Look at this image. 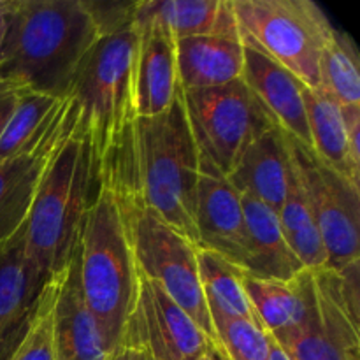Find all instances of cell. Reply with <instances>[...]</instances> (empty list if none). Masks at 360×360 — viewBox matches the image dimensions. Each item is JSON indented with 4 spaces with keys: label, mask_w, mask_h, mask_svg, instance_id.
Masks as SVG:
<instances>
[{
    "label": "cell",
    "mask_w": 360,
    "mask_h": 360,
    "mask_svg": "<svg viewBox=\"0 0 360 360\" xmlns=\"http://www.w3.org/2000/svg\"><path fill=\"white\" fill-rule=\"evenodd\" d=\"M239 41L273 60L306 88L320 81V58L334 30L311 0H232Z\"/></svg>",
    "instance_id": "8992f818"
},
{
    "label": "cell",
    "mask_w": 360,
    "mask_h": 360,
    "mask_svg": "<svg viewBox=\"0 0 360 360\" xmlns=\"http://www.w3.org/2000/svg\"><path fill=\"white\" fill-rule=\"evenodd\" d=\"M123 211L141 276L157 283L217 343L200 287L197 246L143 204Z\"/></svg>",
    "instance_id": "ba28073f"
},
{
    "label": "cell",
    "mask_w": 360,
    "mask_h": 360,
    "mask_svg": "<svg viewBox=\"0 0 360 360\" xmlns=\"http://www.w3.org/2000/svg\"><path fill=\"white\" fill-rule=\"evenodd\" d=\"M79 276L84 301L111 355L123 350L137 302L141 274L129 224L115 193L98 190L79 236Z\"/></svg>",
    "instance_id": "277c9868"
},
{
    "label": "cell",
    "mask_w": 360,
    "mask_h": 360,
    "mask_svg": "<svg viewBox=\"0 0 360 360\" xmlns=\"http://www.w3.org/2000/svg\"><path fill=\"white\" fill-rule=\"evenodd\" d=\"M125 360H151L146 350L139 347H125Z\"/></svg>",
    "instance_id": "e575fe53"
},
{
    "label": "cell",
    "mask_w": 360,
    "mask_h": 360,
    "mask_svg": "<svg viewBox=\"0 0 360 360\" xmlns=\"http://www.w3.org/2000/svg\"><path fill=\"white\" fill-rule=\"evenodd\" d=\"M125 347L143 348L151 360H202L218 345L157 283L141 276Z\"/></svg>",
    "instance_id": "8fae6325"
},
{
    "label": "cell",
    "mask_w": 360,
    "mask_h": 360,
    "mask_svg": "<svg viewBox=\"0 0 360 360\" xmlns=\"http://www.w3.org/2000/svg\"><path fill=\"white\" fill-rule=\"evenodd\" d=\"M241 79L266 108L276 127L297 143L311 148L306 118L304 84L294 74L260 53L245 48Z\"/></svg>",
    "instance_id": "ac0fdd59"
},
{
    "label": "cell",
    "mask_w": 360,
    "mask_h": 360,
    "mask_svg": "<svg viewBox=\"0 0 360 360\" xmlns=\"http://www.w3.org/2000/svg\"><path fill=\"white\" fill-rule=\"evenodd\" d=\"M134 27L176 42L199 35L239 39L232 0H143L136 4Z\"/></svg>",
    "instance_id": "2e32d148"
},
{
    "label": "cell",
    "mask_w": 360,
    "mask_h": 360,
    "mask_svg": "<svg viewBox=\"0 0 360 360\" xmlns=\"http://www.w3.org/2000/svg\"><path fill=\"white\" fill-rule=\"evenodd\" d=\"M183 91V90H181ZM199 167L227 178L243 151L276 127L243 79L207 90L183 91Z\"/></svg>",
    "instance_id": "52a82bcc"
},
{
    "label": "cell",
    "mask_w": 360,
    "mask_h": 360,
    "mask_svg": "<svg viewBox=\"0 0 360 360\" xmlns=\"http://www.w3.org/2000/svg\"><path fill=\"white\" fill-rule=\"evenodd\" d=\"M53 338L55 360H109L112 357L84 301L79 276V245L56 280Z\"/></svg>",
    "instance_id": "9a60e30c"
},
{
    "label": "cell",
    "mask_w": 360,
    "mask_h": 360,
    "mask_svg": "<svg viewBox=\"0 0 360 360\" xmlns=\"http://www.w3.org/2000/svg\"><path fill=\"white\" fill-rule=\"evenodd\" d=\"M200 287L211 323L214 320L243 319L259 322L243 285V273L234 264L207 250L197 248ZM260 323V322H259Z\"/></svg>",
    "instance_id": "cb8c5ba5"
},
{
    "label": "cell",
    "mask_w": 360,
    "mask_h": 360,
    "mask_svg": "<svg viewBox=\"0 0 360 360\" xmlns=\"http://www.w3.org/2000/svg\"><path fill=\"white\" fill-rule=\"evenodd\" d=\"M273 341L290 360H360L359 326L348 315L334 271H313L304 319Z\"/></svg>",
    "instance_id": "30bf717a"
},
{
    "label": "cell",
    "mask_w": 360,
    "mask_h": 360,
    "mask_svg": "<svg viewBox=\"0 0 360 360\" xmlns=\"http://www.w3.org/2000/svg\"><path fill=\"white\" fill-rule=\"evenodd\" d=\"M56 280L49 281L42 290L37 315L18 348L13 360H55V338H53V306H55Z\"/></svg>",
    "instance_id": "f1b7e54d"
},
{
    "label": "cell",
    "mask_w": 360,
    "mask_h": 360,
    "mask_svg": "<svg viewBox=\"0 0 360 360\" xmlns=\"http://www.w3.org/2000/svg\"><path fill=\"white\" fill-rule=\"evenodd\" d=\"M241 199L250 239L245 274L260 280L290 281L306 271L285 239L278 213L253 197L241 195Z\"/></svg>",
    "instance_id": "ffe728a7"
},
{
    "label": "cell",
    "mask_w": 360,
    "mask_h": 360,
    "mask_svg": "<svg viewBox=\"0 0 360 360\" xmlns=\"http://www.w3.org/2000/svg\"><path fill=\"white\" fill-rule=\"evenodd\" d=\"M350 158L360 169V105H341Z\"/></svg>",
    "instance_id": "1f68e13d"
},
{
    "label": "cell",
    "mask_w": 360,
    "mask_h": 360,
    "mask_svg": "<svg viewBox=\"0 0 360 360\" xmlns=\"http://www.w3.org/2000/svg\"><path fill=\"white\" fill-rule=\"evenodd\" d=\"M288 150L322 236L329 269L340 271L360 260V186L292 137H288Z\"/></svg>",
    "instance_id": "9c48e42d"
},
{
    "label": "cell",
    "mask_w": 360,
    "mask_h": 360,
    "mask_svg": "<svg viewBox=\"0 0 360 360\" xmlns=\"http://www.w3.org/2000/svg\"><path fill=\"white\" fill-rule=\"evenodd\" d=\"M7 13H9V0H0V49H2L4 35H6Z\"/></svg>",
    "instance_id": "836d02e7"
},
{
    "label": "cell",
    "mask_w": 360,
    "mask_h": 360,
    "mask_svg": "<svg viewBox=\"0 0 360 360\" xmlns=\"http://www.w3.org/2000/svg\"><path fill=\"white\" fill-rule=\"evenodd\" d=\"M271 360H290L287 355H285V352L274 343L273 338H271Z\"/></svg>",
    "instance_id": "d590c367"
},
{
    "label": "cell",
    "mask_w": 360,
    "mask_h": 360,
    "mask_svg": "<svg viewBox=\"0 0 360 360\" xmlns=\"http://www.w3.org/2000/svg\"><path fill=\"white\" fill-rule=\"evenodd\" d=\"M62 101L48 95L20 91L16 108L0 136V162L9 160L28 146Z\"/></svg>",
    "instance_id": "4316f807"
},
{
    "label": "cell",
    "mask_w": 360,
    "mask_h": 360,
    "mask_svg": "<svg viewBox=\"0 0 360 360\" xmlns=\"http://www.w3.org/2000/svg\"><path fill=\"white\" fill-rule=\"evenodd\" d=\"M246 295L260 326L271 338L294 329L304 319L313 294V271L290 281L243 276Z\"/></svg>",
    "instance_id": "7402d4cb"
},
{
    "label": "cell",
    "mask_w": 360,
    "mask_h": 360,
    "mask_svg": "<svg viewBox=\"0 0 360 360\" xmlns=\"http://www.w3.org/2000/svg\"><path fill=\"white\" fill-rule=\"evenodd\" d=\"M139 32L129 27L104 35L83 60L67 101L74 130L86 139L98 190L129 207L141 202L139 112H137Z\"/></svg>",
    "instance_id": "6da1fadb"
},
{
    "label": "cell",
    "mask_w": 360,
    "mask_h": 360,
    "mask_svg": "<svg viewBox=\"0 0 360 360\" xmlns=\"http://www.w3.org/2000/svg\"><path fill=\"white\" fill-rule=\"evenodd\" d=\"M98 39L84 0H9L0 81L62 101Z\"/></svg>",
    "instance_id": "7a4b0ae2"
},
{
    "label": "cell",
    "mask_w": 360,
    "mask_h": 360,
    "mask_svg": "<svg viewBox=\"0 0 360 360\" xmlns=\"http://www.w3.org/2000/svg\"><path fill=\"white\" fill-rule=\"evenodd\" d=\"M46 283L25 257L23 227L0 248V360H13L41 304Z\"/></svg>",
    "instance_id": "5bb4252c"
},
{
    "label": "cell",
    "mask_w": 360,
    "mask_h": 360,
    "mask_svg": "<svg viewBox=\"0 0 360 360\" xmlns=\"http://www.w3.org/2000/svg\"><path fill=\"white\" fill-rule=\"evenodd\" d=\"M245 46L239 39L199 35L176 42L179 86L183 91L225 86L241 79Z\"/></svg>",
    "instance_id": "d6986e66"
},
{
    "label": "cell",
    "mask_w": 360,
    "mask_h": 360,
    "mask_svg": "<svg viewBox=\"0 0 360 360\" xmlns=\"http://www.w3.org/2000/svg\"><path fill=\"white\" fill-rule=\"evenodd\" d=\"M213 329L218 350L225 360H271V336L259 322L214 320Z\"/></svg>",
    "instance_id": "83f0119b"
},
{
    "label": "cell",
    "mask_w": 360,
    "mask_h": 360,
    "mask_svg": "<svg viewBox=\"0 0 360 360\" xmlns=\"http://www.w3.org/2000/svg\"><path fill=\"white\" fill-rule=\"evenodd\" d=\"M320 81L340 105H360V55L347 32L334 30L323 48Z\"/></svg>",
    "instance_id": "484cf974"
},
{
    "label": "cell",
    "mask_w": 360,
    "mask_h": 360,
    "mask_svg": "<svg viewBox=\"0 0 360 360\" xmlns=\"http://www.w3.org/2000/svg\"><path fill=\"white\" fill-rule=\"evenodd\" d=\"M72 122L69 101L63 98L28 146L9 160L0 162V248L25 225L39 179L72 129Z\"/></svg>",
    "instance_id": "7c38bea8"
},
{
    "label": "cell",
    "mask_w": 360,
    "mask_h": 360,
    "mask_svg": "<svg viewBox=\"0 0 360 360\" xmlns=\"http://www.w3.org/2000/svg\"><path fill=\"white\" fill-rule=\"evenodd\" d=\"M202 360H225V359H224V355L220 354V350L217 348V350H213L211 354H207Z\"/></svg>",
    "instance_id": "8d00e7d4"
},
{
    "label": "cell",
    "mask_w": 360,
    "mask_h": 360,
    "mask_svg": "<svg viewBox=\"0 0 360 360\" xmlns=\"http://www.w3.org/2000/svg\"><path fill=\"white\" fill-rule=\"evenodd\" d=\"M338 274V281H340V292L341 299H343L345 306H347L348 315L352 316L355 323L359 326L360 322V260L348 264V266L341 267L340 271H334Z\"/></svg>",
    "instance_id": "4dcf8cb0"
},
{
    "label": "cell",
    "mask_w": 360,
    "mask_h": 360,
    "mask_svg": "<svg viewBox=\"0 0 360 360\" xmlns=\"http://www.w3.org/2000/svg\"><path fill=\"white\" fill-rule=\"evenodd\" d=\"M18 97H20V91L0 81V136H2L4 129H6L14 108H16Z\"/></svg>",
    "instance_id": "d6a6232c"
},
{
    "label": "cell",
    "mask_w": 360,
    "mask_h": 360,
    "mask_svg": "<svg viewBox=\"0 0 360 360\" xmlns=\"http://www.w3.org/2000/svg\"><path fill=\"white\" fill-rule=\"evenodd\" d=\"M137 2H91L84 0L88 13L94 20L101 37L116 34L134 25V13H136Z\"/></svg>",
    "instance_id": "f546056e"
},
{
    "label": "cell",
    "mask_w": 360,
    "mask_h": 360,
    "mask_svg": "<svg viewBox=\"0 0 360 360\" xmlns=\"http://www.w3.org/2000/svg\"><path fill=\"white\" fill-rule=\"evenodd\" d=\"M304 105L311 150L329 167L360 186V169L350 158L341 105L322 84L316 88L304 86Z\"/></svg>",
    "instance_id": "603a6c76"
},
{
    "label": "cell",
    "mask_w": 360,
    "mask_h": 360,
    "mask_svg": "<svg viewBox=\"0 0 360 360\" xmlns=\"http://www.w3.org/2000/svg\"><path fill=\"white\" fill-rule=\"evenodd\" d=\"M292 172L288 136L280 127H274L243 151L227 181L241 195L253 197L278 213L287 195Z\"/></svg>",
    "instance_id": "e0dca14e"
},
{
    "label": "cell",
    "mask_w": 360,
    "mask_h": 360,
    "mask_svg": "<svg viewBox=\"0 0 360 360\" xmlns=\"http://www.w3.org/2000/svg\"><path fill=\"white\" fill-rule=\"evenodd\" d=\"M195 229L197 248L217 253L245 273L250 260V239L243 199L224 176L199 172Z\"/></svg>",
    "instance_id": "4fadbf2b"
},
{
    "label": "cell",
    "mask_w": 360,
    "mask_h": 360,
    "mask_svg": "<svg viewBox=\"0 0 360 360\" xmlns=\"http://www.w3.org/2000/svg\"><path fill=\"white\" fill-rule=\"evenodd\" d=\"M278 218H280L285 239L302 267L306 271L329 269V257H327L322 236L316 227L308 197L295 174V169L292 172L281 210L278 211Z\"/></svg>",
    "instance_id": "d4e9b609"
},
{
    "label": "cell",
    "mask_w": 360,
    "mask_h": 360,
    "mask_svg": "<svg viewBox=\"0 0 360 360\" xmlns=\"http://www.w3.org/2000/svg\"><path fill=\"white\" fill-rule=\"evenodd\" d=\"M181 91L176 63V41L158 32H139L137 112L151 118L167 111Z\"/></svg>",
    "instance_id": "44dd1931"
},
{
    "label": "cell",
    "mask_w": 360,
    "mask_h": 360,
    "mask_svg": "<svg viewBox=\"0 0 360 360\" xmlns=\"http://www.w3.org/2000/svg\"><path fill=\"white\" fill-rule=\"evenodd\" d=\"M97 193L90 148L72 122L39 179L23 225L25 257L46 285L60 276L72 259Z\"/></svg>",
    "instance_id": "3957f363"
},
{
    "label": "cell",
    "mask_w": 360,
    "mask_h": 360,
    "mask_svg": "<svg viewBox=\"0 0 360 360\" xmlns=\"http://www.w3.org/2000/svg\"><path fill=\"white\" fill-rule=\"evenodd\" d=\"M109 360H125V350H120L118 354L112 355V357L109 359Z\"/></svg>",
    "instance_id": "74e56055"
},
{
    "label": "cell",
    "mask_w": 360,
    "mask_h": 360,
    "mask_svg": "<svg viewBox=\"0 0 360 360\" xmlns=\"http://www.w3.org/2000/svg\"><path fill=\"white\" fill-rule=\"evenodd\" d=\"M199 172V153L179 91L167 111L139 118V190L143 206L195 246Z\"/></svg>",
    "instance_id": "5b68a950"
}]
</instances>
